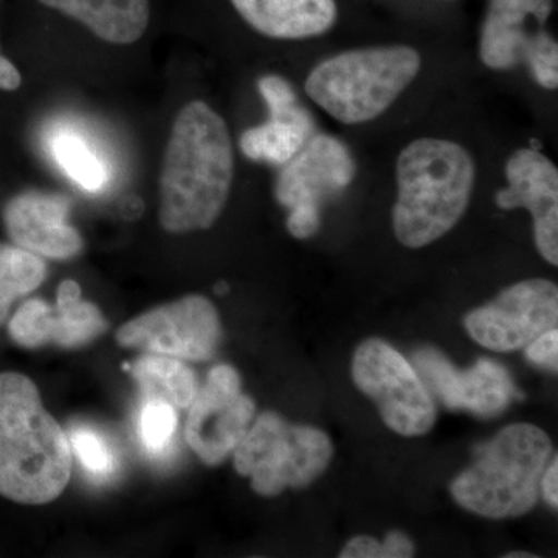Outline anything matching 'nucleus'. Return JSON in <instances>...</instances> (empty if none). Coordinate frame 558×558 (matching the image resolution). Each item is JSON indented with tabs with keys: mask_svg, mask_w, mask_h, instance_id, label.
Listing matches in <instances>:
<instances>
[{
	"mask_svg": "<svg viewBox=\"0 0 558 558\" xmlns=\"http://www.w3.org/2000/svg\"><path fill=\"white\" fill-rule=\"evenodd\" d=\"M233 178V143L226 120L205 101L183 106L161 165V229L172 234L211 229L229 202Z\"/></svg>",
	"mask_w": 558,
	"mask_h": 558,
	"instance_id": "obj_1",
	"label": "nucleus"
},
{
	"mask_svg": "<svg viewBox=\"0 0 558 558\" xmlns=\"http://www.w3.org/2000/svg\"><path fill=\"white\" fill-rule=\"evenodd\" d=\"M72 475V449L27 376L0 374V495L21 505L54 501Z\"/></svg>",
	"mask_w": 558,
	"mask_h": 558,
	"instance_id": "obj_2",
	"label": "nucleus"
},
{
	"mask_svg": "<svg viewBox=\"0 0 558 558\" xmlns=\"http://www.w3.org/2000/svg\"><path fill=\"white\" fill-rule=\"evenodd\" d=\"M396 178L392 229L400 244L422 248L446 236L468 211L476 163L459 143L418 138L399 154Z\"/></svg>",
	"mask_w": 558,
	"mask_h": 558,
	"instance_id": "obj_3",
	"label": "nucleus"
},
{
	"mask_svg": "<svg viewBox=\"0 0 558 558\" xmlns=\"http://www.w3.org/2000/svg\"><path fill=\"white\" fill-rule=\"evenodd\" d=\"M553 442L531 424L509 425L480 447L476 461L451 483L461 508L492 520L515 519L535 508Z\"/></svg>",
	"mask_w": 558,
	"mask_h": 558,
	"instance_id": "obj_4",
	"label": "nucleus"
},
{
	"mask_svg": "<svg viewBox=\"0 0 558 558\" xmlns=\"http://www.w3.org/2000/svg\"><path fill=\"white\" fill-rule=\"evenodd\" d=\"M421 53L409 46L349 50L315 65L304 90L343 124L379 119L417 78Z\"/></svg>",
	"mask_w": 558,
	"mask_h": 558,
	"instance_id": "obj_5",
	"label": "nucleus"
},
{
	"mask_svg": "<svg viewBox=\"0 0 558 558\" xmlns=\"http://www.w3.org/2000/svg\"><path fill=\"white\" fill-rule=\"evenodd\" d=\"M332 453V442L322 429L289 424L267 411L234 450V469L252 480L256 494L270 498L288 487L310 486L328 469Z\"/></svg>",
	"mask_w": 558,
	"mask_h": 558,
	"instance_id": "obj_6",
	"label": "nucleus"
},
{
	"mask_svg": "<svg viewBox=\"0 0 558 558\" xmlns=\"http://www.w3.org/2000/svg\"><path fill=\"white\" fill-rule=\"evenodd\" d=\"M553 0H488L480 35V58L486 68L527 65L546 90L558 87V44L546 32Z\"/></svg>",
	"mask_w": 558,
	"mask_h": 558,
	"instance_id": "obj_7",
	"label": "nucleus"
},
{
	"mask_svg": "<svg viewBox=\"0 0 558 558\" xmlns=\"http://www.w3.org/2000/svg\"><path fill=\"white\" fill-rule=\"evenodd\" d=\"M352 379L376 403L392 432L414 438L435 427L438 410L427 385L387 341L371 339L360 344L352 359Z\"/></svg>",
	"mask_w": 558,
	"mask_h": 558,
	"instance_id": "obj_8",
	"label": "nucleus"
},
{
	"mask_svg": "<svg viewBox=\"0 0 558 558\" xmlns=\"http://www.w3.org/2000/svg\"><path fill=\"white\" fill-rule=\"evenodd\" d=\"M222 326L215 304L202 295L183 296L121 326L120 347L149 354L205 362L215 357Z\"/></svg>",
	"mask_w": 558,
	"mask_h": 558,
	"instance_id": "obj_9",
	"label": "nucleus"
},
{
	"mask_svg": "<svg viewBox=\"0 0 558 558\" xmlns=\"http://www.w3.org/2000/svg\"><path fill=\"white\" fill-rule=\"evenodd\" d=\"M558 289L548 279L517 282L464 319L465 329L481 347L497 352L519 351L543 332L556 329Z\"/></svg>",
	"mask_w": 558,
	"mask_h": 558,
	"instance_id": "obj_10",
	"label": "nucleus"
},
{
	"mask_svg": "<svg viewBox=\"0 0 558 558\" xmlns=\"http://www.w3.org/2000/svg\"><path fill=\"white\" fill-rule=\"evenodd\" d=\"M255 410V402L242 395L240 373L230 365L215 366L190 405L186 442L202 462L216 468L245 438Z\"/></svg>",
	"mask_w": 558,
	"mask_h": 558,
	"instance_id": "obj_11",
	"label": "nucleus"
},
{
	"mask_svg": "<svg viewBox=\"0 0 558 558\" xmlns=\"http://www.w3.org/2000/svg\"><path fill=\"white\" fill-rule=\"evenodd\" d=\"M428 389L450 410H468L480 417H495L515 399V387L508 371L490 359H480L468 371H457L436 349L414 354Z\"/></svg>",
	"mask_w": 558,
	"mask_h": 558,
	"instance_id": "obj_12",
	"label": "nucleus"
},
{
	"mask_svg": "<svg viewBox=\"0 0 558 558\" xmlns=\"http://www.w3.org/2000/svg\"><path fill=\"white\" fill-rule=\"evenodd\" d=\"M508 186L495 202L501 209L526 208L534 219L535 245L549 264H558V170L534 148L517 149L506 161Z\"/></svg>",
	"mask_w": 558,
	"mask_h": 558,
	"instance_id": "obj_13",
	"label": "nucleus"
},
{
	"mask_svg": "<svg viewBox=\"0 0 558 558\" xmlns=\"http://www.w3.org/2000/svg\"><path fill=\"white\" fill-rule=\"evenodd\" d=\"M354 157L339 138L312 135L303 149L282 165L275 197L289 209H319L323 201L348 189L355 179Z\"/></svg>",
	"mask_w": 558,
	"mask_h": 558,
	"instance_id": "obj_14",
	"label": "nucleus"
},
{
	"mask_svg": "<svg viewBox=\"0 0 558 558\" xmlns=\"http://www.w3.org/2000/svg\"><path fill=\"white\" fill-rule=\"evenodd\" d=\"M260 97L269 109V120L241 135L242 154L250 160L282 165L292 160L315 134L311 112L300 105L288 80L266 75L258 81Z\"/></svg>",
	"mask_w": 558,
	"mask_h": 558,
	"instance_id": "obj_15",
	"label": "nucleus"
},
{
	"mask_svg": "<svg viewBox=\"0 0 558 558\" xmlns=\"http://www.w3.org/2000/svg\"><path fill=\"white\" fill-rule=\"evenodd\" d=\"M70 201L61 194L27 191L5 205L3 226L14 245L51 259H70L84 247L80 231L68 222Z\"/></svg>",
	"mask_w": 558,
	"mask_h": 558,
	"instance_id": "obj_16",
	"label": "nucleus"
},
{
	"mask_svg": "<svg viewBox=\"0 0 558 558\" xmlns=\"http://www.w3.org/2000/svg\"><path fill=\"white\" fill-rule=\"evenodd\" d=\"M253 31L271 39L317 38L336 25V0H230Z\"/></svg>",
	"mask_w": 558,
	"mask_h": 558,
	"instance_id": "obj_17",
	"label": "nucleus"
},
{
	"mask_svg": "<svg viewBox=\"0 0 558 558\" xmlns=\"http://www.w3.org/2000/svg\"><path fill=\"white\" fill-rule=\"evenodd\" d=\"M81 22L97 38L130 46L143 38L150 20L149 0H38Z\"/></svg>",
	"mask_w": 558,
	"mask_h": 558,
	"instance_id": "obj_18",
	"label": "nucleus"
},
{
	"mask_svg": "<svg viewBox=\"0 0 558 558\" xmlns=\"http://www.w3.org/2000/svg\"><path fill=\"white\" fill-rule=\"evenodd\" d=\"M108 329V322L95 304L81 299V288L73 279H64L58 288L57 307L51 317V344L80 348L90 343Z\"/></svg>",
	"mask_w": 558,
	"mask_h": 558,
	"instance_id": "obj_19",
	"label": "nucleus"
},
{
	"mask_svg": "<svg viewBox=\"0 0 558 558\" xmlns=\"http://www.w3.org/2000/svg\"><path fill=\"white\" fill-rule=\"evenodd\" d=\"M132 373L143 398L165 400L175 409H189L199 391L193 371L168 355H145L135 363Z\"/></svg>",
	"mask_w": 558,
	"mask_h": 558,
	"instance_id": "obj_20",
	"label": "nucleus"
},
{
	"mask_svg": "<svg viewBox=\"0 0 558 558\" xmlns=\"http://www.w3.org/2000/svg\"><path fill=\"white\" fill-rule=\"evenodd\" d=\"M50 149L58 167L81 189L98 193L108 185V165L83 135L60 131L51 138Z\"/></svg>",
	"mask_w": 558,
	"mask_h": 558,
	"instance_id": "obj_21",
	"label": "nucleus"
},
{
	"mask_svg": "<svg viewBox=\"0 0 558 558\" xmlns=\"http://www.w3.org/2000/svg\"><path fill=\"white\" fill-rule=\"evenodd\" d=\"M47 277L43 256L20 245L0 244V293L16 301L35 292Z\"/></svg>",
	"mask_w": 558,
	"mask_h": 558,
	"instance_id": "obj_22",
	"label": "nucleus"
},
{
	"mask_svg": "<svg viewBox=\"0 0 558 558\" xmlns=\"http://www.w3.org/2000/svg\"><path fill=\"white\" fill-rule=\"evenodd\" d=\"M175 407L160 399H145L138 417V438L150 454H161L171 446L178 429Z\"/></svg>",
	"mask_w": 558,
	"mask_h": 558,
	"instance_id": "obj_23",
	"label": "nucleus"
},
{
	"mask_svg": "<svg viewBox=\"0 0 558 558\" xmlns=\"http://www.w3.org/2000/svg\"><path fill=\"white\" fill-rule=\"evenodd\" d=\"M51 317L53 307L47 301H25L10 319L11 340L21 348L36 349L51 344Z\"/></svg>",
	"mask_w": 558,
	"mask_h": 558,
	"instance_id": "obj_24",
	"label": "nucleus"
},
{
	"mask_svg": "<svg viewBox=\"0 0 558 558\" xmlns=\"http://www.w3.org/2000/svg\"><path fill=\"white\" fill-rule=\"evenodd\" d=\"M70 444L78 457L81 465L97 480H106L116 472L117 459L108 440L97 429L89 427L73 428Z\"/></svg>",
	"mask_w": 558,
	"mask_h": 558,
	"instance_id": "obj_25",
	"label": "nucleus"
},
{
	"mask_svg": "<svg viewBox=\"0 0 558 558\" xmlns=\"http://www.w3.org/2000/svg\"><path fill=\"white\" fill-rule=\"evenodd\" d=\"M526 359L534 365L558 369V330L549 329L527 344Z\"/></svg>",
	"mask_w": 558,
	"mask_h": 558,
	"instance_id": "obj_26",
	"label": "nucleus"
},
{
	"mask_svg": "<svg viewBox=\"0 0 558 558\" xmlns=\"http://www.w3.org/2000/svg\"><path fill=\"white\" fill-rule=\"evenodd\" d=\"M319 229V209H290L288 230L296 240H310Z\"/></svg>",
	"mask_w": 558,
	"mask_h": 558,
	"instance_id": "obj_27",
	"label": "nucleus"
},
{
	"mask_svg": "<svg viewBox=\"0 0 558 558\" xmlns=\"http://www.w3.org/2000/svg\"><path fill=\"white\" fill-rule=\"evenodd\" d=\"M341 558H387L384 543L373 537H355L344 546Z\"/></svg>",
	"mask_w": 558,
	"mask_h": 558,
	"instance_id": "obj_28",
	"label": "nucleus"
},
{
	"mask_svg": "<svg viewBox=\"0 0 558 558\" xmlns=\"http://www.w3.org/2000/svg\"><path fill=\"white\" fill-rule=\"evenodd\" d=\"M387 558H410L414 556V545L403 532H389L384 542Z\"/></svg>",
	"mask_w": 558,
	"mask_h": 558,
	"instance_id": "obj_29",
	"label": "nucleus"
},
{
	"mask_svg": "<svg viewBox=\"0 0 558 558\" xmlns=\"http://www.w3.org/2000/svg\"><path fill=\"white\" fill-rule=\"evenodd\" d=\"M543 498L549 506L557 509L558 506V461L557 457L553 458V462L548 469L543 472L542 481H539Z\"/></svg>",
	"mask_w": 558,
	"mask_h": 558,
	"instance_id": "obj_30",
	"label": "nucleus"
},
{
	"mask_svg": "<svg viewBox=\"0 0 558 558\" xmlns=\"http://www.w3.org/2000/svg\"><path fill=\"white\" fill-rule=\"evenodd\" d=\"M22 84V75L16 65L10 60H7L0 53V89L2 90H17Z\"/></svg>",
	"mask_w": 558,
	"mask_h": 558,
	"instance_id": "obj_31",
	"label": "nucleus"
},
{
	"mask_svg": "<svg viewBox=\"0 0 558 558\" xmlns=\"http://www.w3.org/2000/svg\"><path fill=\"white\" fill-rule=\"evenodd\" d=\"M11 306H13V301L7 299V296H3L2 293H0V326H2L3 323L7 322V318H9Z\"/></svg>",
	"mask_w": 558,
	"mask_h": 558,
	"instance_id": "obj_32",
	"label": "nucleus"
},
{
	"mask_svg": "<svg viewBox=\"0 0 558 558\" xmlns=\"http://www.w3.org/2000/svg\"><path fill=\"white\" fill-rule=\"evenodd\" d=\"M534 557H537V556H534V554H529V553H512V554H508V556H506V558H534Z\"/></svg>",
	"mask_w": 558,
	"mask_h": 558,
	"instance_id": "obj_33",
	"label": "nucleus"
},
{
	"mask_svg": "<svg viewBox=\"0 0 558 558\" xmlns=\"http://www.w3.org/2000/svg\"><path fill=\"white\" fill-rule=\"evenodd\" d=\"M216 293H219V295H223V293L229 292V286L226 284V282H219L218 286L215 288Z\"/></svg>",
	"mask_w": 558,
	"mask_h": 558,
	"instance_id": "obj_34",
	"label": "nucleus"
}]
</instances>
